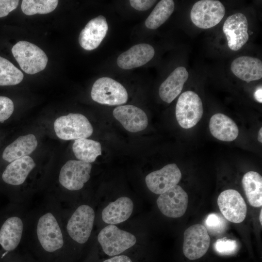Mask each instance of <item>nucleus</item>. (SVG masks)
Listing matches in <instances>:
<instances>
[{
	"label": "nucleus",
	"instance_id": "9d476101",
	"mask_svg": "<svg viewBox=\"0 0 262 262\" xmlns=\"http://www.w3.org/2000/svg\"><path fill=\"white\" fill-rule=\"evenodd\" d=\"M210 244V237L205 227L201 224L193 225L184 232L183 253L189 260L199 259L206 253Z\"/></svg>",
	"mask_w": 262,
	"mask_h": 262
},
{
	"label": "nucleus",
	"instance_id": "6e6552de",
	"mask_svg": "<svg viewBox=\"0 0 262 262\" xmlns=\"http://www.w3.org/2000/svg\"><path fill=\"white\" fill-rule=\"evenodd\" d=\"M225 14V7L220 1L201 0L193 5L190 18L196 27L207 29L218 24Z\"/></svg>",
	"mask_w": 262,
	"mask_h": 262
},
{
	"label": "nucleus",
	"instance_id": "b1692460",
	"mask_svg": "<svg viewBox=\"0 0 262 262\" xmlns=\"http://www.w3.org/2000/svg\"><path fill=\"white\" fill-rule=\"evenodd\" d=\"M37 141L33 134L19 136L4 150L2 157L8 162L29 156L36 148Z\"/></svg>",
	"mask_w": 262,
	"mask_h": 262
},
{
	"label": "nucleus",
	"instance_id": "f3484780",
	"mask_svg": "<svg viewBox=\"0 0 262 262\" xmlns=\"http://www.w3.org/2000/svg\"><path fill=\"white\" fill-rule=\"evenodd\" d=\"M108 29V24L104 16H98L93 18L80 33V46L87 50L96 49L105 37Z\"/></svg>",
	"mask_w": 262,
	"mask_h": 262
},
{
	"label": "nucleus",
	"instance_id": "4c0bfd02",
	"mask_svg": "<svg viewBox=\"0 0 262 262\" xmlns=\"http://www.w3.org/2000/svg\"><path fill=\"white\" fill-rule=\"evenodd\" d=\"M262 210L261 209L260 213V216H259V220L261 224H262Z\"/></svg>",
	"mask_w": 262,
	"mask_h": 262
},
{
	"label": "nucleus",
	"instance_id": "72a5a7b5",
	"mask_svg": "<svg viewBox=\"0 0 262 262\" xmlns=\"http://www.w3.org/2000/svg\"><path fill=\"white\" fill-rule=\"evenodd\" d=\"M156 0H130L131 7L138 11H146L151 8Z\"/></svg>",
	"mask_w": 262,
	"mask_h": 262
},
{
	"label": "nucleus",
	"instance_id": "2f4dec72",
	"mask_svg": "<svg viewBox=\"0 0 262 262\" xmlns=\"http://www.w3.org/2000/svg\"><path fill=\"white\" fill-rule=\"evenodd\" d=\"M14 110L13 101L6 97L0 96V122H3L8 119L13 114Z\"/></svg>",
	"mask_w": 262,
	"mask_h": 262
},
{
	"label": "nucleus",
	"instance_id": "7ed1b4c3",
	"mask_svg": "<svg viewBox=\"0 0 262 262\" xmlns=\"http://www.w3.org/2000/svg\"><path fill=\"white\" fill-rule=\"evenodd\" d=\"M98 240L103 252L111 257L121 254L136 243L133 234L114 225L103 228L98 234Z\"/></svg>",
	"mask_w": 262,
	"mask_h": 262
},
{
	"label": "nucleus",
	"instance_id": "473e14b6",
	"mask_svg": "<svg viewBox=\"0 0 262 262\" xmlns=\"http://www.w3.org/2000/svg\"><path fill=\"white\" fill-rule=\"evenodd\" d=\"M18 3L17 0H0V17L7 16L16 8Z\"/></svg>",
	"mask_w": 262,
	"mask_h": 262
},
{
	"label": "nucleus",
	"instance_id": "7c9ffc66",
	"mask_svg": "<svg viewBox=\"0 0 262 262\" xmlns=\"http://www.w3.org/2000/svg\"><path fill=\"white\" fill-rule=\"evenodd\" d=\"M238 247L237 242L226 237L219 239L214 244L215 250L222 255H229L235 252Z\"/></svg>",
	"mask_w": 262,
	"mask_h": 262
},
{
	"label": "nucleus",
	"instance_id": "423d86ee",
	"mask_svg": "<svg viewBox=\"0 0 262 262\" xmlns=\"http://www.w3.org/2000/svg\"><path fill=\"white\" fill-rule=\"evenodd\" d=\"M203 113L202 102L199 96L192 91L182 93L176 107V117L179 124L184 129L194 127Z\"/></svg>",
	"mask_w": 262,
	"mask_h": 262
},
{
	"label": "nucleus",
	"instance_id": "5701e85b",
	"mask_svg": "<svg viewBox=\"0 0 262 262\" xmlns=\"http://www.w3.org/2000/svg\"><path fill=\"white\" fill-rule=\"evenodd\" d=\"M211 133L215 138L223 141L230 142L238 136L239 130L236 123L225 115H213L209 122Z\"/></svg>",
	"mask_w": 262,
	"mask_h": 262
},
{
	"label": "nucleus",
	"instance_id": "aec40b11",
	"mask_svg": "<svg viewBox=\"0 0 262 262\" xmlns=\"http://www.w3.org/2000/svg\"><path fill=\"white\" fill-rule=\"evenodd\" d=\"M230 68L237 77L247 82L262 78V62L255 57H239L232 62Z\"/></svg>",
	"mask_w": 262,
	"mask_h": 262
},
{
	"label": "nucleus",
	"instance_id": "f03ea898",
	"mask_svg": "<svg viewBox=\"0 0 262 262\" xmlns=\"http://www.w3.org/2000/svg\"><path fill=\"white\" fill-rule=\"evenodd\" d=\"M12 54L21 69L28 74H34L46 67L48 58L45 52L36 45L20 41L12 49Z\"/></svg>",
	"mask_w": 262,
	"mask_h": 262
},
{
	"label": "nucleus",
	"instance_id": "c9c22d12",
	"mask_svg": "<svg viewBox=\"0 0 262 262\" xmlns=\"http://www.w3.org/2000/svg\"><path fill=\"white\" fill-rule=\"evenodd\" d=\"M262 88L261 86L258 88L254 93L255 99L260 103L262 102Z\"/></svg>",
	"mask_w": 262,
	"mask_h": 262
},
{
	"label": "nucleus",
	"instance_id": "9b49d317",
	"mask_svg": "<svg viewBox=\"0 0 262 262\" xmlns=\"http://www.w3.org/2000/svg\"><path fill=\"white\" fill-rule=\"evenodd\" d=\"M188 202L187 194L178 185L160 194L156 201L160 212L171 218L182 216L186 211Z\"/></svg>",
	"mask_w": 262,
	"mask_h": 262
},
{
	"label": "nucleus",
	"instance_id": "a878e982",
	"mask_svg": "<svg viewBox=\"0 0 262 262\" xmlns=\"http://www.w3.org/2000/svg\"><path fill=\"white\" fill-rule=\"evenodd\" d=\"M72 149L76 157L80 161L91 163L101 154L100 144L96 141L87 138L75 140Z\"/></svg>",
	"mask_w": 262,
	"mask_h": 262
},
{
	"label": "nucleus",
	"instance_id": "1a4fd4ad",
	"mask_svg": "<svg viewBox=\"0 0 262 262\" xmlns=\"http://www.w3.org/2000/svg\"><path fill=\"white\" fill-rule=\"evenodd\" d=\"M91 169L90 163L80 160H69L60 170L59 182L68 190H79L89 180Z\"/></svg>",
	"mask_w": 262,
	"mask_h": 262
},
{
	"label": "nucleus",
	"instance_id": "20e7f679",
	"mask_svg": "<svg viewBox=\"0 0 262 262\" xmlns=\"http://www.w3.org/2000/svg\"><path fill=\"white\" fill-rule=\"evenodd\" d=\"M54 129L57 137L64 140L86 138L93 132L88 119L80 114L70 113L59 117L54 121Z\"/></svg>",
	"mask_w": 262,
	"mask_h": 262
},
{
	"label": "nucleus",
	"instance_id": "f257e3e1",
	"mask_svg": "<svg viewBox=\"0 0 262 262\" xmlns=\"http://www.w3.org/2000/svg\"><path fill=\"white\" fill-rule=\"evenodd\" d=\"M38 241L42 249L49 254L60 252L64 246V235L55 215L50 212L38 218L36 228Z\"/></svg>",
	"mask_w": 262,
	"mask_h": 262
},
{
	"label": "nucleus",
	"instance_id": "f704fd0d",
	"mask_svg": "<svg viewBox=\"0 0 262 262\" xmlns=\"http://www.w3.org/2000/svg\"><path fill=\"white\" fill-rule=\"evenodd\" d=\"M102 262H133L128 256L124 255H118L111 257Z\"/></svg>",
	"mask_w": 262,
	"mask_h": 262
},
{
	"label": "nucleus",
	"instance_id": "f8f14e48",
	"mask_svg": "<svg viewBox=\"0 0 262 262\" xmlns=\"http://www.w3.org/2000/svg\"><path fill=\"white\" fill-rule=\"evenodd\" d=\"M217 204L222 214L228 221L240 223L245 220L247 206L237 191L228 189L223 191L218 197Z\"/></svg>",
	"mask_w": 262,
	"mask_h": 262
},
{
	"label": "nucleus",
	"instance_id": "6ab92c4d",
	"mask_svg": "<svg viewBox=\"0 0 262 262\" xmlns=\"http://www.w3.org/2000/svg\"><path fill=\"white\" fill-rule=\"evenodd\" d=\"M35 166V163L29 156L19 158L6 166L2 174V180L9 185H21Z\"/></svg>",
	"mask_w": 262,
	"mask_h": 262
},
{
	"label": "nucleus",
	"instance_id": "39448f33",
	"mask_svg": "<svg viewBox=\"0 0 262 262\" xmlns=\"http://www.w3.org/2000/svg\"><path fill=\"white\" fill-rule=\"evenodd\" d=\"M95 218V211L91 206L86 204L79 206L66 224V230L69 237L79 244L85 243L91 235Z\"/></svg>",
	"mask_w": 262,
	"mask_h": 262
},
{
	"label": "nucleus",
	"instance_id": "c85d7f7f",
	"mask_svg": "<svg viewBox=\"0 0 262 262\" xmlns=\"http://www.w3.org/2000/svg\"><path fill=\"white\" fill-rule=\"evenodd\" d=\"M58 2L57 0H23L21 8L26 15L46 14L54 11Z\"/></svg>",
	"mask_w": 262,
	"mask_h": 262
},
{
	"label": "nucleus",
	"instance_id": "e433bc0d",
	"mask_svg": "<svg viewBox=\"0 0 262 262\" xmlns=\"http://www.w3.org/2000/svg\"><path fill=\"white\" fill-rule=\"evenodd\" d=\"M258 140L260 143H262V128L261 127L259 131Z\"/></svg>",
	"mask_w": 262,
	"mask_h": 262
},
{
	"label": "nucleus",
	"instance_id": "cd10ccee",
	"mask_svg": "<svg viewBox=\"0 0 262 262\" xmlns=\"http://www.w3.org/2000/svg\"><path fill=\"white\" fill-rule=\"evenodd\" d=\"M23 73L12 63L0 56V85H14L23 80Z\"/></svg>",
	"mask_w": 262,
	"mask_h": 262
},
{
	"label": "nucleus",
	"instance_id": "393cba45",
	"mask_svg": "<svg viewBox=\"0 0 262 262\" xmlns=\"http://www.w3.org/2000/svg\"><path fill=\"white\" fill-rule=\"evenodd\" d=\"M242 185L249 204L254 207L262 205V177L258 173L250 171L242 179Z\"/></svg>",
	"mask_w": 262,
	"mask_h": 262
},
{
	"label": "nucleus",
	"instance_id": "4468645a",
	"mask_svg": "<svg viewBox=\"0 0 262 262\" xmlns=\"http://www.w3.org/2000/svg\"><path fill=\"white\" fill-rule=\"evenodd\" d=\"M247 30V20L243 14H234L227 18L223 26V31L230 49L238 50L247 42L249 39Z\"/></svg>",
	"mask_w": 262,
	"mask_h": 262
},
{
	"label": "nucleus",
	"instance_id": "2eb2a0df",
	"mask_svg": "<svg viewBox=\"0 0 262 262\" xmlns=\"http://www.w3.org/2000/svg\"><path fill=\"white\" fill-rule=\"evenodd\" d=\"M22 219L15 214L7 215L0 221V247L6 253L16 249L23 231Z\"/></svg>",
	"mask_w": 262,
	"mask_h": 262
},
{
	"label": "nucleus",
	"instance_id": "4be33fe9",
	"mask_svg": "<svg viewBox=\"0 0 262 262\" xmlns=\"http://www.w3.org/2000/svg\"><path fill=\"white\" fill-rule=\"evenodd\" d=\"M132 200L127 196L118 198L110 203L102 212L103 221L109 225L119 224L127 220L133 210Z\"/></svg>",
	"mask_w": 262,
	"mask_h": 262
},
{
	"label": "nucleus",
	"instance_id": "412c9836",
	"mask_svg": "<svg viewBox=\"0 0 262 262\" xmlns=\"http://www.w3.org/2000/svg\"><path fill=\"white\" fill-rule=\"evenodd\" d=\"M189 73L183 66L176 68L161 84L159 94L166 103H171L181 92Z\"/></svg>",
	"mask_w": 262,
	"mask_h": 262
},
{
	"label": "nucleus",
	"instance_id": "dca6fc26",
	"mask_svg": "<svg viewBox=\"0 0 262 262\" xmlns=\"http://www.w3.org/2000/svg\"><path fill=\"white\" fill-rule=\"evenodd\" d=\"M113 115L123 127L130 132L143 131L148 125L146 113L140 108L132 105L119 106L114 110Z\"/></svg>",
	"mask_w": 262,
	"mask_h": 262
},
{
	"label": "nucleus",
	"instance_id": "c756f323",
	"mask_svg": "<svg viewBox=\"0 0 262 262\" xmlns=\"http://www.w3.org/2000/svg\"><path fill=\"white\" fill-rule=\"evenodd\" d=\"M205 228L211 233H219L225 230L226 222L219 214L212 213L207 216L205 220Z\"/></svg>",
	"mask_w": 262,
	"mask_h": 262
},
{
	"label": "nucleus",
	"instance_id": "bb28decb",
	"mask_svg": "<svg viewBox=\"0 0 262 262\" xmlns=\"http://www.w3.org/2000/svg\"><path fill=\"white\" fill-rule=\"evenodd\" d=\"M175 3L172 0H160L145 21L146 26L156 29L164 23L174 11Z\"/></svg>",
	"mask_w": 262,
	"mask_h": 262
},
{
	"label": "nucleus",
	"instance_id": "a211bd4d",
	"mask_svg": "<svg viewBox=\"0 0 262 262\" xmlns=\"http://www.w3.org/2000/svg\"><path fill=\"white\" fill-rule=\"evenodd\" d=\"M155 50L148 44L135 45L121 53L117 58V64L121 68L130 69L147 64L153 57Z\"/></svg>",
	"mask_w": 262,
	"mask_h": 262
},
{
	"label": "nucleus",
	"instance_id": "0eeeda50",
	"mask_svg": "<svg viewBox=\"0 0 262 262\" xmlns=\"http://www.w3.org/2000/svg\"><path fill=\"white\" fill-rule=\"evenodd\" d=\"M95 101L102 104L118 105L125 103L128 98L125 87L109 77H101L93 84L91 92Z\"/></svg>",
	"mask_w": 262,
	"mask_h": 262
},
{
	"label": "nucleus",
	"instance_id": "ddd939ff",
	"mask_svg": "<svg viewBox=\"0 0 262 262\" xmlns=\"http://www.w3.org/2000/svg\"><path fill=\"white\" fill-rule=\"evenodd\" d=\"M181 173L175 164H168L161 169L148 174L145 178L148 189L156 194H161L178 184Z\"/></svg>",
	"mask_w": 262,
	"mask_h": 262
}]
</instances>
